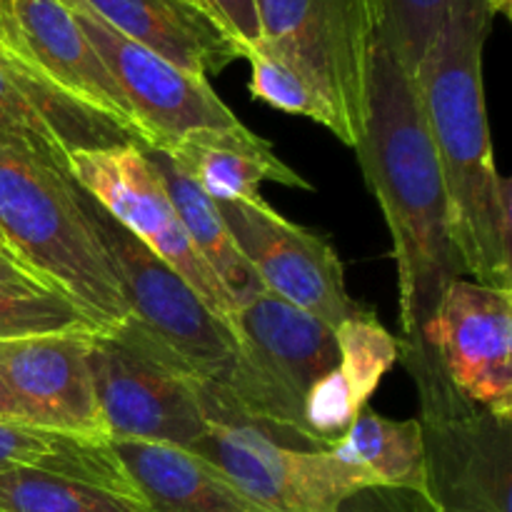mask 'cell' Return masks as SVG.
<instances>
[{
	"instance_id": "obj_1",
	"label": "cell",
	"mask_w": 512,
	"mask_h": 512,
	"mask_svg": "<svg viewBox=\"0 0 512 512\" xmlns=\"http://www.w3.org/2000/svg\"><path fill=\"white\" fill-rule=\"evenodd\" d=\"M365 98L363 135L353 150L388 223L403 348L415 350L445 288L463 278L465 268L418 88L383 40L373 50Z\"/></svg>"
},
{
	"instance_id": "obj_2",
	"label": "cell",
	"mask_w": 512,
	"mask_h": 512,
	"mask_svg": "<svg viewBox=\"0 0 512 512\" xmlns=\"http://www.w3.org/2000/svg\"><path fill=\"white\" fill-rule=\"evenodd\" d=\"M493 20L490 0H453L413 80L465 275L512 290L510 180L495 165L483 93V48Z\"/></svg>"
},
{
	"instance_id": "obj_3",
	"label": "cell",
	"mask_w": 512,
	"mask_h": 512,
	"mask_svg": "<svg viewBox=\"0 0 512 512\" xmlns=\"http://www.w3.org/2000/svg\"><path fill=\"white\" fill-rule=\"evenodd\" d=\"M0 238L45 288L73 300L100 330L128 320L113 260L90 223L68 165L0 133Z\"/></svg>"
},
{
	"instance_id": "obj_4",
	"label": "cell",
	"mask_w": 512,
	"mask_h": 512,
	"mask_svg": "<svg viewBox=\"0 0 512 512\" xmlns=\"http://www.w3.org/2000/svg\"><path fill=\"white\" fill-rule=\"evenodd\" d=\"M233 333L238 358L223 390L235 410L275 438L290 435L315 448L305 433L303 408L310 388L338 365L335 330L263 290L238 305Z\"/></svg>"
},
{
	"instance_id": "obj_5",
	"label": "cell",
	"mask_w": 512,
	"mask_h": 512,
	"mask_svg": "<svg viewBox=\"0 0 512 512\" xmlns=\"http://www.w3.org/2000/svg\"><path fill=\"white\" fill-rule=\"evenodd\" d=\"M208 430L190 445L193 453L223 470L248 498L268 512H343L365 493L358 475L330 450L305 448L275 438L235 410L223 388L200 380Z\"/></svg>"
},
{
	"instance_id": "obj_6",
	"label": "cell",
	"mask_w": 512,
	"mask_h": 512,
	"mask_svg": "<svg viewBox=\"0 0 512 512\" xmlns=\"http://www.w3.org/2000/svg\"><path fill=\"white\" fill-rule=\"evenodd\" d=\"M423 408L428 503L438 512H510V423L465 400L428 350H403Z\"/></svg>"
},
{
	"instance_id": "obj_7",
	"label": "cell",
	"mask_w": 512,
	"mask_h": 512,
	"mask_svg": "<svg viewBox=\"0 0 512 512\" xmlns=\"http://www.w3.org/2000/svg\"><path fill=\"white\" fill-rule=\"evenodd\" d=\"M88 363L108 440L190 448L208 430L200 380L130 318L90 333Z\"/></svg>"
},
{
	"instance_id": "obj_8",
	"label": "cell",
	"mask_w": 512,
	"mask_h": 512,
	"mask_svg": "<svg viewBox=\"0 0 512 512\" xmlns=\"http://www.w3.org/2000/svg\"><path fill=\"white\" fill-rule=\"evenodd\" d=\"M265 43L308 78L335 120V138L363 135L368 75L380 40L378 0H255Z\"/></svg>"
},
{
	"instance_id": "obj_9",
	"label": "cell",
	"mask_w": 512,
	"mask_h": 512,
	"mask_svg": "<svg viewBox=\"0 0 512 512\" xmlns=\"http://www.w3.org/2000/svg\"><path fill=\"white\" fill-rule=\"evenodd\" d=\"M83 205L113 260L115 275L128 300V318L178 358L195 378L225 388L238 358L233 328L85 190Z\"/></svg>"
},
{
	"instance_id": "obj_10",
	"label": "cell",
	"mask_w": 512,
	"mask_h": 512,
	"mask_svg": "<svg viewBox=\"0 0 512 512\" xmlns=\"http://www.w3.org/2000/svg\"><path fill=\"white\" fill-rule=\"evenodd\" d=\"M68 170L105 213L113 215L145 248L168 263L205 305L233 328L238 305L190 243L163 178L143 145L125 143L73 153L68 158Z\"/></svg>"
},
{
	"instance_id": "obj_11",
	"label": "cell",
	"mask_w": 512,
	"mask_h": 512,
	"mask_svg": "<svg viewBox=\"0 0 512 512\" xmlns=\"http://www.w3.org/2000/svg\"><path fill=\"white\" fill-rule=\"evenodd\" d=\"M215 205L265 290L330 328L365 313L350 298L343 263L323 235L283 218L263 195Z\"/></svg>"
},
{
	"instance_id": "obj_12",
	"label": "cell",
	"mask_w": 512,
	"mask_h": 512,
	"mask_svg": "<svg viewBox=\"0 0 512 512\" xmlns=\"http://www.w3.org/2000/svg\"><path fill=\"white\" fill-rule=\"evenodd\" d=\"M63 3L128 100L143 148L165 150L193 130L230 128L240 123L218 98L208 78L185 73L153 50L133 43L80 0Z\"/></svg>"
},
{
	"instance_id": "obj_13",
	"label": "cell",
	"mask_w": 512,
	"mask_h": 512,
	"mask_svg": "<svg viewBox=\"0 0 512 512\" xmlns=\"http://www.w3.org/2000/svg\"><path fill=\"white\" fill-rule=\"evenodd\" d=\"M415 350H428L465 400L512 420V290L453 280Z\"/></svg>"
},
{
	"instance_id": "obj_14",
	"label": "cell",
	"mask_w": 512,
	"mask_h": 512,
	"mask_svg": "<svg viewBox=\"0 0 512 512\" xmlns=\"http://www.w3.org/2000/svg\"><path fill=\"white\" fill-rule=\"evenodd\" d=\"M0 48L143 145L128 100L63 0H0Z\"/></svg>"
},
{
	"instance_id": "obj_15",
	"label": "cell",
	"mask_w": 512,
	"mask_h": 512,
	"mask_svg": "<svg viewBox=\"0 0 512 512\" xmlns=\"http://www.w3.org/2000/svg\"><path fill=\"white\" fill-rule=\"evenodd\" d=\"M90 333L78 328L0 340V375L35 428L108 443L88 363Z\"/></svg>"
},
{
	"instance_id": "obj_16",
	"label": "cell",
	"mask_w": 512,
	"mask_h": 512,
	"mask_svg": "<svg viewBox=\"0 0 512 512\" xmlns=\"http://www.w3.org/2000/svg\"><path fill=\"white\" fill-rule=\"evenodd\" d=\"M120 35L185 73L208 78L243 58V45L188 0H80Z\"/></svg>"
},
{
	"instance_id": "obj_17",
	"label": "cell",
	"mask_w": 512,
	"mask_h": 512,
	"mask_svg": "<svg viewBox=\"0 0 512 512\" xmlns=\"http://www.w3.org/2000/svg\"><path fill=\"white\" fill-rule=\"evenodd\" d=\"M133 488L153 512H268L190 448L108 440Z\"/></svg>"
},
{
	"instance_id": "obj_18",
	"label": "cell",
	"mask_w": 512,
	"mask_h": 512,
	"mask_svg": "<svg viewBox=\"0 0 512 512\" xmlns=\"http://www.w3.org/2000/svg\"><path fill=\"white\" fill-rule=\"evenodd\" d=\"M215 203L248 200L260 195V183L313 190V185L290 168L273 145L243 123L230 128H200L163 150Z\"/></svg>"
},
{
	"instance_id": "obj_19",
	"label": "cell",
	"mask_w": 512,
	"mask_h": 512,
	"mask_svg": "<svg viewBox=\"0 0 512 512\" xmlns=\"http://www.w3.org/2000/svg\"><path fill=\"white\" fill-rule=\"evenodd\" d=\"M330 455L358 475L365 490H408L428 503V468L420 420H390L363 410Z\"/></svg>"
},
{
	"instance_id": "obj_20",
	"label": "cell",
	"mask_w": 512,
	"mask_h": 512,
	"mask_svg": "<svg viewBox=\"0 0 512 512\" xmlns=\"http://www.w3.org/2000/svg\"><path fill=\"white\" fill-rule=\"evenodd\" d=\"M145 153H148L150 163L158 168L190 243L195 245L203 263L213 270L215 278L223 283L235 305H243L245 300L263 293L265 285L260 283L253 265L243 258V253L235 245L215 200L208 198L163 150L145 148Z\"/></svg>"
},
{
	"instance_id": "obj_21",
	"label": "cell",
	"mask_w": 512,
	"mask_h": 512,
	"mask_svg": "<svg viewBox=\"0 0 512 512\" xmlns=\"http://www.w3.org/2000/svg\"><path fill=\"white\" fill-rule=\"evenodd\" d=\"M10 468L55 470L143 500L115 458L113 448L103 440L75 438L0 420V470Z\"/></svg>"
},
{
	"instance_id": "obj_22",
	"label": "cell",
	"mask_w": 512,
	"mask_h": 512,
	"mask_svg": "<svg viewBox=\"0 0 512 512\" xmlns=\"http://www.w3.org/2000/svg\"><path fill=\"white\" fill-rule=\"evenodd\" d=\"M0 512H153L143 500L43 468L0 470Z\"/></svg>"
},
{
	"instance_id": "obj_23",
	"label": "cell",
	"mask_w": 512,
	"mask_h": 512,
	"mask_svg": "<svg viewBox=\"0 0 512 512\" xmlns=\"http://www.w3.org/2000/svg\"><path fill=\"white\" fill-rule=\"evenodd\" d=\"M338 370L348 383L355 403L365 408L380 380L400 358V343L370 313L335 325Z\"/></svg>"
},
{
	"instance_id": "obj_24",
	"label": "cell",
	"mask_w": 512,
	"mask_h": 512,
	"mask_svg": "<svg viewBox=\"0 0 512 512\" xmlns=\"http://www.w3.org/2000/svg\"><path fill=\"white\" fill-rule=\"evenodd\" d=\"M243 58L250 63L248 90L255 100H263V103L273 105L283 113L303 115V118L315 120V123L325 125L330 133H335L333 113L320 98L318 90L273 45L260 40L258 45L245 50Z\"/></svg>"
},
{
	"instance_id": "obj_25",
	"label": "cell",
	"mask_w": 512,
	"mask_h": 512,
	"mask_svg": "<svg viewBox=\"0 0 512 512\" xmlns=\"http://www.w3.org/2000/svg\"><path fill=\"white\" fill-rule=\"evenodd\" d=\"M78 328L100 330L65 295L38 285H0V340Z\"/></svg>"
},
{
	"instance_id": "obj_26",
	"label": "cell",
	"mask_w": 512,
	"mask_h": 512,
	"mask_svg": "<svg viewBox=\"0 0 512 512\" xmlns=\"http://www.w3.org/2000/svg\"><path fill=\"white\" fill-rule=\"evenodd\" d=\"M380 40L415 78L453 0H378Z\"/></svg>"
},
{
	"instance_id": "obj_27",
	"label": "cell",
	"mask_w": 512,
	"mask_h": 512,
	"mask_svg": "<svg viewBox=\"0 0 512 512\" xmlns=\"http://www.w3.org/2000/svg\"><path fill=\"white\" fill-rule=\"evenodd\" d=\"M0 133L15 135L38 148L40 153L68 165L70 155L63 140L58 138L40 105L35 103L33 93L3 60H0Z\"/></svg>"
},
{
	"instance_id": "obj_28",
	"label": "cell",
	"mask_w": 512,
	"mask_h": 512,
	"mask_svg": "<svg viewBox=\"0 0 512 512\" xmlns=\"http://www.w3.org/2000/svg\"><path fill=\"white\" fill-rule=\"evenodd\" d=\"M205 3L210 5L215 18L225 25V30L243 45V55L245 50L263 40L255 0H205Z\"/></svg>"
},
{
	"instance_id": "obj_29",
	"label": "cell",
	"mask_w": 512,
	"mask_h": 512,
	"mask_svg": "<svg viewBox=\"0 0 512 512\" xmlns=\"http://www.w3.org/2000/svg\"><path fill=\"white\" fill-rule=\"evenodd\" d=\"M0 420H5V423L30 425V428H35L33 420H30V415H28V410H25V405L20 403L18 395L8 388V383L3 380V375H0Z\"/></svg>"
},
{
	"instance_id": "obj_30",
	"label": "cell",
	"mask_w": 512,
	"mask_h": 512,
	"mask_svg": "<svg viewBox=\"0 0 512 512\" xmlns=\"http://www.w3.org/2000/svg\"><path fill=\"white\" fill-rule=\"evenodd\" d=\"M0 285H38V288H45L25 265H20L13 255L3 253V250H0Z\"/></svg>"
},
{
	"instance_id": "obj_31",
	"label": "cell",
	"mask_w": 512,
	"mask_h": 512,
	"mask_svg": "<svg viewBox=\"0 0 512 512\" xmlns=\"http://www.w3.org/2000/svg\"><path fill=\"white\" fill-rule=\"evenodd\" d=\"M495 15H510V0H490Z\"/></svg>"
},
{
	"instance_id": "obj_32",
	"label": "cell",
	"mask_w": 512,
	"mask_h": 512,
	"mask_svg": "<svg viewBox=\"0 0 512 512\" xmlns=\"http://www.w3.org/2000/svg\"><path fill=\"white\" fill-rule=\"evenodd\" d=\"M188 3L198 5V8H200V10H205V13H210V15H213V18H215V13H213V10H210V5H208V3H205V0H188ZM215 20H218V18H215ZM218 23H220V20H218ZM220 25H223V23H220ZM223 28H225V25H223Z\"/></svg>"
},
{
	"instance_id": "obj_33",
	"label": "cell",
	"mask_w": 512,
	"mask_h": 512,
	"mask_svg": "<svg viewBox=\"0 0 512 512\" xmlns=\"http://www.w3.org/2000/svg\"><path fill=\"white\" fill-rule=\"evenodd\" d=\"M0 250H3V253H8V248H5V243H3V238H0ZM10 255V253H8Z\"/></svg>"
}]
</instances>
